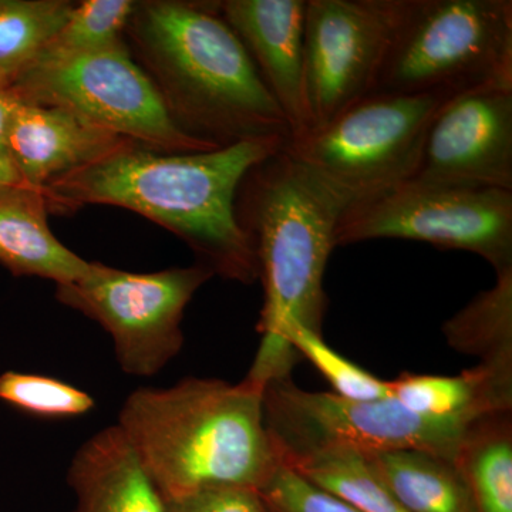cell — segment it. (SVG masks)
I'll return each instance as SVG.
<instances>
[{
	"instance_id": "6da1fadb",
	"label": "cell",
	"mask_w": 512,
	"mask_h": 512,
	"mask_svg": "<svg viewBox=\"0 0 512 512\" xmlns=\"http://www.w3.org/2000/svg\"><path fill=\"white\" fill-rule=\"evenodd\" d=\"M288 141L251 138L201 153H161L130 144L42 192L56 214L84 205L137 212L183 239L197 264L214 276L251 285L258 281V264L235 212L239 184Z\"/></svg>"
},
{
	"instance_id": "7a4b0ae2",
	"label": "cell",
	"mask_w": 512,
	"mask_h": 512,
	"mask_svg": "<svg viewBox=\"0 0 512 512\" xmlns=\"http://www.w3.org/2000/svg\"><path fill=\"white\" fill-rule=\"evenodd\" d=\"M349 202L289 153L286 144L245 174L235 212L251 239L264 286L261 345L245 379L259 387L291 377L299 355L289 332L322 335L326 266Z\"/></svg>"
},
{
	"instance_id": "3957f363",
	"label": "cell",
	"mask_w": 512,
	"mask_h": 512,
	"mask_svg": "<svg viewBox=\"0 0 512 512\" xmlns=\"http://www.w3.org/2000/svg\"><path fill=\"white\" fill-rule=\"evenodd\" d=\"M124 36L168 113L191 136L218 147L291 138L247 49L210 2H137Z\"/></svg>"
},
{
	"instance_id": "277c9868",
	"label": "cell",
	"mask_w": 512,
	"mask_h": 512,
	"mask_svg": "<svg viewBox=\"0 0 512 512\" xmlns=\"http://www.w3.org/2000/svg\"><path fill=\"white\" fill-rule=\"evenodd\" d=\"M264 387L187 377L128 394L117 426L165 501L214 487L259 490L278 467Z\"/></svg>"
},
{
	"instance_id": "5b68a950",
	"label": "cell",
	"mask_w": 512,
	"mask_h": 512,
	"mask_svg": "<svg viewBox=\"0 0 512 512\" xmlns=\"http://www.w3.org/2000/svg\"><path fill=\"white\" fill-rule=\"evenodd\" d=\"M512 89V0H400L375 93Z\"/></svg>"
},
{
	"instance_id": "8992f818",
	"label": "cell",
	"mask_w": 512,
	"mask_h": 512,
	"mask_svg": "<svg viewBox=\"0 0 512 512\" xmlns=\"http://www.w3.org/2000/svg\"><path fill=\"white\" fill-rule=\"evenodd\" d=\"M448 99L372 93L286 148L349 205L373 200L419 174L431 121Z\"/></svg>"
},
{
	"instance_id": "52a82bcc",
	"label": "cell",
	"mask_w": 512,
	"mask_h": 512,
	"mask_svg": "<svg viewBox=\"0 0 512 512\" xmlns=\"http://www.w3.org/2000/svg\"><path fill=\"white\" fill-rule=\"evenodd\" d=\"M6 93L20 103L69 111L147 150L201 153L221 148L175 123L126 42L72 59L32 64Z\"/></svg>"
},
{
	"instance_id": "ba28073f",
	"label": "cell",
	"mask_w": 512,
	"mask_h": 512,
	"mask_svg": "<svg viewBox=\"0 0 512 512\" xmlns=\"http://www.w3.org/2000/svg\"><path fill=\"white\" fill-rule=\"evenodd\" d=\"M264 419L278 460L328 448H348L366 456L419 450L454 460L473 421L420 416L393 396L355 402L335 393L309 392L291 377L265 387Z\"/></svg>"
},
{
	"instance_id": "9c48e42d",
	"label": "cell",
	"mask_w": 512,
	"mask_h": 512,
	"mask_svg": "<svg viewBox=\"0 0 512 512\" xmlns=\"http://www.w3.org/2000/svg\"><path fill=\"white\" fill-rule=\"evenodd\" d=\"M373 239L473 252L501 274L512 269V191L409 181L343 212L336 248Z\"/></svg>"
},
{
	"instance_id": "30bf717a",
	"label": "cell",
	"mask_w": 512,
	"mask_h": 512,
	"mask_svg": "<svg viewBox=\"0 0 512 512\" xmlns=\"http://www.w3.org/2000/svg\"><path fill=\"white\" fill-rule=\"evenodd\" d=\"M212 276L198 264L136 274L92 262L79 281L56 286V298L109 333L126 375L151 377L183 349L185 309Z\"/></svg>"
},
{
	"instance_id": "8fae6325",
	"label": "cell",
	"mask_w": 512,
	"mask_h": 512,
	"mask_svg": "<svg viewBox=\"0 0 512 512\" xmlns=\"http://www.w3.org/2000/svg\"><path fill=\"white\" fill-rule=\"evenodd\" d=\"M399 9L400 0H306L303 69L312 128L375 93Z\"/></svg>"
},
{
	"instance_id": "7c38bea8",
	"label": "cell",
	"mask_w": 512,
	"mask_h": 512,
	"mask_svg": "<svg viewBox=\"0 0 512 512\" xmlns=\"http://www.w3.org/2000/svg\"><path fill=\"white\" fill-rule=\"evenodd\" d=\"M414 180L512 191V89L450 97L431 121Z\"/></svg>"
},
{
	"instance_id": "4fadbf2b",
	"label": "cell",
	"mask_w": 512,
	"mask_h": 512,
	"mask_svg": "<svg viewBox=\"0 0 512 512\" xmlns=\"http://www.w3.org/2000/svg\"><path fill=\"white\" fill-rule=\"evenodd\" d=\"M211 8L238 36L288 121L291 138L312 128L305 93L306 0H221Z\"/></svg>"
},
{
	"instance_id": "5bb4252c",
	"label": "cell",
	"mask_w": 512,
	"mask_h": 512,
	"mask_svg": "<svg viewBox=\"0 0 512 512\" xmlns=\"http://www.w3.org/2000/svg\"><path fill=\"white\" fill-rule=\"evenodd\" d=\"M6 143L13 170L37 190L133 144L69 111L13 97Z\"/></svg>"
},
{
	"instance_id": "9a60e30c",
	"label": "cell",
	"mask_w": 512,
	"mask_h": 512,
	"mask_svg": "<svg viewBox=\"0 0 512 512\" xmlns=\"http://www.w3.org/2000/svg\"><path fill=\"white\" fill-rule=\"evenodd\" d=\"M67 481L76 495L74 512H167V501L117 424L84 441Z\"/></svg>"
},
{
	"instance_id": "2e32d148",
	"label": "cell",
	"mask_w": 512,
	"mask_h": 512,
	"mask_svg": "<svg viewBox=\"0 0 512 512\" xmlns=\"http://www.w3.org/2000/svg\"><path fill=\"white\" fill-rule=\"evenodd\" d=\"M42 190L16 185L0 190V265L15 276H37L56 286L72 284L92 262L53 235Z\"/></svg>"
},
{
	"instance_id": "e0dca14e",
	"label": "cell",
	"mask_w": 512,
	"mask_h": 512,
	"mask_svg": "<svg viewBox=\"0 0 512 512\" xmlns=\"http://www.w3.org/2000/svg\"><path fill=\"white\" fill-rule=\"evenodd\" d=\"M389 386L390 396L420 416L474 420L512 410V375L483 365L457 376L402 373Z\"/></svg>"
},
{
	"instance_id": "ac0fdd59",
	"label": "cell",
	"mask_w": 512,
	"mask_h": 512,
	"mask_svg": "<svg viewBox=\"0 0 512 512\" xmlns=\"http://www.w3.org/2000/svg\"><path fill=\"white\" fill-rule=\"evenodd\" d=\"M453 461L473 512H512V410L471 421Z\"/></svg>"
},
{
	"instance_id": "d6986e66",
	"label": "cell",
	"mask_w": 512,
	"mask_h": 512,
	"mask_svg": "<svg viewBox=\"0 0 512 512\" xmlns=\"http://www.w3.org/2000/svg\"><path fill=\"white\" fill-rule=\"evenodd\" d=\"M367 457L404 511L473 512L466 484L450 458L419 450Z\"/></svg>"
},
{
	"instance_id": "ffe728a7",
	"label": "cell",
	"mask_w": 512,
	"mask_h": 512,
	"mask_svg": "<svg viewBox=\"0 0 512 512\" xmlns=\"http://www.w3.org/2000/svg\"><path fill=\"white\" fill-rule=\"evenodd\" d=\"M448 345L478 365L512 375V269L443 325Z\"/></svg>"
},
{
	"instance_id": "44dd1931",
	"label": "cell",
	"mask_w": 512,
	"mask_h": 512,
	"mask_svg": "<svg viewBox=\"0 0 512 512\" xmlns=\"http://www.w3.org/2000/svg\"><path fill=\"white\" fill-rule=\"evenodd\" d=\"M278 461L359 512H406L359 451L328 448Z\"/></svg>"
},
{
	"instance_id": "7402d4cb",
	"label": "cell",
	"mask_w": 512,
	"mask_h": 512,
	"mask_svg": "<svg viewBox=\"0 0 512 512\" xmlns=\"http://www.w3.org/2000/svg\"><path fill=\"white\" fill-rule=\"evenodd\" d=\"M69 0H0V92H8L69 18Z\"/></svg>"
},
{
	"instance_id": "603a6c76",
	"label": "cell",
	"mask_w": 512,
	"mask_h": 512,
	"mask_svg": "<svg viewBox=\"0 0 512 512\" xmlns=\"http://www.w3.org/2000/svg\"><path fill=\"white\" fill-rule=\"evenodd\" d=\"M136 6L134 0H84L77 3L33 64L89 55L126 42L124 32Z\"/></svg>"
},
{
	"instance_id": "cb8c5ba5",
	"label": "cell",
	"mask_w": 512,
	"mask_h": 512,
	"mask_svg": "<svg viewBox=\"0 0 512 512\" xmlns=\"http://www.w3.org/2000/svg\"><path fill=\"white\" fill-rule=\"evenodd\" d=\"M0 400L20 412L46 420L76 419L96 409L92 394L72 383L15 370L0 375Z\"/></svg>"
},
{
	"instance_id": "d4e9b609",
	"label": "cell",
	"mask_w": 512,
	"mask_h": 512,
	"mask_svg": "<svg viewBox=\"0 0 512 512\" xmlns=\"http://www.w3.org/2000/svg\"><path fill=\"white\" fill-rule=\"evenodd\" d=\"M289 343L299 357L308 359L322 373L336 396L355 402H372L390 396L387 380L373 376L352 360L339 355L319 333L295 326L289 332Z\"/></svg>"
},
{
	"instance_id": "484cf974",
	"label": "cell",
	"mask_w": 512,
	"mask_h": 512,
	"mask_svg": "<svg viewBox=\"0 0 512 512\" xmlns=\"http://www.w3.org/2000/svg\"><path fill=\"white\" fill-rule=\"evenodd\" d=\"M258 491L266 512H359L281 463Z\"/></svg>"
},
{
	"instance_id": "4316f807",
	"label": "cell",
	"mask_w": 512,
	"mask_h": 512,
	"mask_svg": "<svg viewBox=\"0 0 512 512\" xmlns=\"http://www.w3.org/2000/svg\"><path fill=\"white\" fill-rule=\"evenodd\" d=\"M167 512H266L255 488L214 487L167 501Z\"/></svg>"
},
{
	"instance_id": "83f0119b",
	"label": "cell",
	"mask_w": 512,
	"mask_h": 512,
	"mask_svg": "<svg viewBox=\"0 0 512 512\" xmlns=\"http://www.w3.org/2000/svg\"><path fill=\"white\" fill-rule=\"evenodd\" d=\"M10 111H12V97L6 92H0V160L8 164L10 163L6 140H8Z\"/></svg>"
},
{
	"instance_id": "f1b7e54d",
	"label": "cell",
	"mask_w": 512,
	"mask_h": 512,
	"mask_svg": "<svg viewBox=\"0 0 512 512\" xmlns=\"http://www.w3.org/2000/svg\"><path fill=\"white\" fill-rule=\"evenodd\" d=\"M16 185H25L20 180L19 175L13 170L12 165L0 160V190L3 188L16 187Z\"/></svg>"
}]
</instances>
